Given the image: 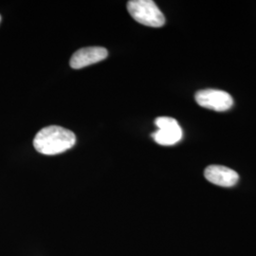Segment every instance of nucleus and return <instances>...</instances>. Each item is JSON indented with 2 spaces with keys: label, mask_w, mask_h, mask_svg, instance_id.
<instances>
[{
  "label": "nucleus",
  "mask_w": 256,
  "mask_h": 256,
  "mask_svg": "<svg viewBox=\"0 0 256 256\" xmlns=\"http://www.w3.org/2000/svg\"><path fill=\"white\" fill-rule=\"evenodd\" d=\"M76 137L74 132L57 126L42 128L34 138V146L43 155H58L74 146Z\"/></svg>",
  "instance_id": "nucleus-1"
},
{
  "label": "nucleus",
  "mask_w": 256,
  "mask_h": 256,
  "mask_svg": "<svg viewBox=\"0 0 256 256\" xmlns=\"http://www.w3.org/2000/svg\"><path fill=\"white\" fill-rule=\"evenodd\" d=\"M128 10L133 18L144 26L160 28L165 24L164 14L152 0L128 1Z\"/></svg>",
  "instance_id": "nucleus-2"
},
{
  "label": "nucleus",
  "mask_w": 256,
  "mask_h": 256,
  "mask_svg": "<svg viewBox=\"0 0 256 256\" xmlns=\"http://www.w3.org/2000/svg\"><path fill=\"white\" fill-rule=\"evenodd\" d=\"M158 130L152 134L156 142L169 146L178 142L182 138V130L178 122L170 117H158L155 120Z\"/></svg>",
  "instance_id": "nucleus-3"
},
{
  "label": "nucleus",
  "mask_w": 256,
  "mask_h": 256,
  "mask_svg": "<svg viewBox=\"0 0 256 256\" xmlns=\"http://www.w3.org/2000/svg\"><path fill=\"white\" fill-rule=\"evenodd\" d=\"M194 99L202 108L214 111L229 110L234 104L229 93L218 90H200L196 93Z\"/></svg>",
  "instance_id": "nucleus-4"
},
{
  "label": "nucleus",
  "mask_w": 256,
  "mask_h": 256,
  "mask_svg": "<svg viewBox=\"0 0 256 256\" xmlns=\"http://www.w3.org/2000/svg\"><path fill=\"white\" fill-rule=\"evenodd\" d=\"M108 54L106 48L102 46L82 48L72 55L70 64L74 70H79L101 62L108 57Z\"/></svg>",
  "instance_id": "nucleus-5"
},
{
  "label": "nucleus",
  "mask_w": 256,
  "mask_h": 256,
  "mask_svg": "<svg viewBox=\"0 0 256 256\" xmlns=\"http://www.w3.org/2000/svg\"><path fill=\"white\" fill-rule=\"evenodd\" d=\"M204 176L208 182L221 187L234 186L239 180V176L234 170L221 165L208 166Z\"/></svg>",
  "instance_id": "nucleus-6"
},
{
  "label": "nucleus",
  "mask_w": 256,
  "mask_h": 256,
  "mask_svg": "<svg viewBox=\"0 0 256 256\" xmlns=\"http://www.w3.org/2000/svg\"><path fill=\"white\" fill-rule=\"evenodd\" d=\"M0 22H1V16H0Z\"/></svg>",
  "instance_id": "nucleus-7"
}]
</instances>
